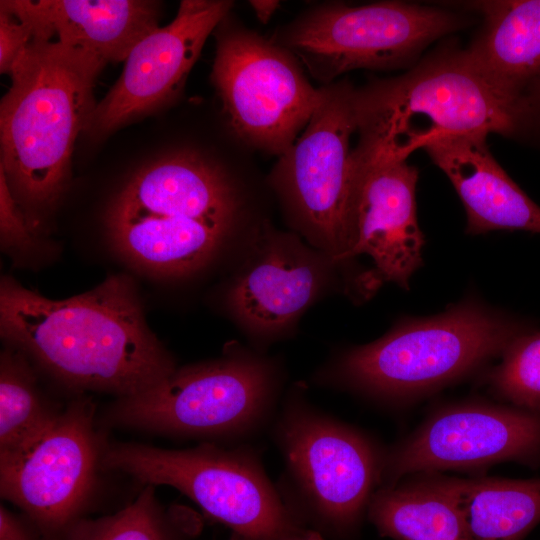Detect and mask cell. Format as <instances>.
<instances>
[{"mask_svg": "<svg viewBox=\"0 0 540 540\" xmlns=\"http://www.w3.org/2000/svg\"><path fill=\"white\" fill-rule=\"evenodd\" d=\"M465 22L452 11L400 1L360 6L333 3L295 20L275 43L328 85L355 69L408 66L429 44Z\"/></svg>", "mask_w": 540, "mask_h": 540, "instance_id": "cell-9", "label": "cell"}, {"mask_svg": "<svg viewBox=\"0 0 540 540\" xmlns=\"http://www.w3.org/2000/svg\"><path fill=\"white\" fill-rule=\"evenodd\" d=\"M353 155L361 160L403 161L448 136L527 130L523 103L489 81L465 49L443 46L405 73L356 91Z\"/></svg>", "mask_w": 540, "mask_h": 540, "instance_id": "cell-2", "label": "cell"}, {"mask_svg": "<svg viewBox=\"0 0 540 540\" xmlns=\"http://www.w3.org/2000/svg\"><path fill=\"white\" fill-rule=\"evenodd\" d=\"M0 235L3 248H23L32 241L30 228L17 207L4 170L0 167Z\"/></svg>", "mask_w": 540, "mask_h": 540, "instance_id": "cell-25", "label": "cell"}, {"mask_svg": "<svg viewBox=\"0 0 540 540\" xmlns=\"http://www.w3.org/2000/svg\"><path fill=\"white\" fill-rule=\"evenodd\" d=\"M528 128L536 126L540 129V86L525 100Z\"/></svg>", "mask_w": 540, "mask_h": 540, "instance_id": "cell-28", "label": "cell"}, {"mask_svg": "<svg viewBox=\"0 0 540 540\" xmlns=\"http://www.w3.org/2000/svg\"><path fill=\"white\" fill-rule=\"evenodd\" d=\"M367 519L394 540H476L454 503L423 475L379 487Z\"/></svg>", "mask_w": 540, "mask_h": 540, "instance_id": "cell-21", "label": "cell"}, {"mask_svg": "<svg viewBox=\"0 0 540 540\" xmlns=\"http://www.w3.org/2000/svg\"><path fill=\"white\" fill-rule=\"evenodd\" d=\"M273 436L284 472L278 487L299 522L330 540H356L381 485L382 451L365 433L292 393Z\"/></svg>", "mask_w": 540, "mask_h": 540, "instance_id": "cell-6", "label": "cell"}, {"mask_svg": "<svg viewBox=\"0 0 540 540\" xmlns=\"http://www.w3.org/2000/svg\"><path fill=\"white\" fill-rule=\"evenodd\" d=\"M32 40L29 29L0 4V71L10 74Z\"/></svg>", "mask_w": 540, "mask_h": 540, "instance_id": "cell-26", "label": "cell"}, {"mask_svg": "<svg viewBox=\"0 0 540 540\" xmlns=\"http://www.w3.org/2000/svg\"><path fill=\"white\" fill-rule=\"evenodd\" d=\"M96 407L78 397L21 457L0 465V494L18 506L45 540H65L84 518L105 441L96 428Z\"/></svg>", "mask_w": 540, "mask_h": 540, "instance_id": "cell-12", "label": "cell"}, {"mask_svg": "<svg viewBox=\"0 0 540 540\" xmlns=\"http://www.w3.org/2000/svg\"><path fill=\"white\" fill-rule=\"evenodd\" d=\"M0 540H45L36 526L24 515L0 506Z\"/></svg>", "mask_w": 540, "mask_h": 540, "instance_id": "cell-27", "label": "cell"}, {"mask_svg": "<svg viewBox=\"0 0 540 540\" xmlns=\"http://www.w3.org/2000/svg\"><path fill=\"white\" fill-rule=\"evenodd\" d=\"M0 331L14 349L76 391L126 397L177 368L147 326L135 286L124 275L62 300L3 277Z\"/></svg>", "mask_w": 540, "mask_h": 540, "instance_id": "cell-1", "label": "cell"}, {"mask_svg": "<svg viewBox=\"0 0 540 540\" xmlns=\"http://www.w3.org/2000/svg\"><path fill=\"white\" fill-rule=\"evenodd\" d=\"M540 462V413L515 406L464 403L438 410L384 451L381 485L406 475Z\"/></svg>", "mask_w": 540, "mask_h": 540, "instance_id": "cell-13", "label": "cell"}, {"mask_svg": "<svg viewBox=\"0 0 540 540\" xmlns=\"http://www.w3.org/2000/svg\"><path fill=\"white\" fill-rule=\"evenodd\" d=\"M63 408L44 397L28 358L5 351L0 361V465L28 451L52 426Z\"/></svg>", "mask_w": 540, "mask_h": 540, "instance_id": "cell-22", "label": "cell"}, {"mask_svg": "<svg viewBox=\"0 0 540 540\" xmlns=\"http://www.w3.org/2000/svg\"><path fill=\"white\" fill-rule=\"evenodd\" d=\"M353 160L352 257L369 256L375 278L408 288L425 243L417 218L418 170L407 160Z\"/></svg>", "mask_w": 540, "mask_h": 540, "instance_id": "cell-15", "label": "cell"}, {"mask_svg": "<svg viewBox=\"0 0 540 540\" xmlns=\"http://www.w3.org/2000/svg\"><path fill=\"white\" fill-rule=\"evenodd\" d=\"M228 540H244L241 536L235 534V533H232L230 538Z\"/></svg>", "mask_w": 540, "mask_h": 540, "instance_id": "cell-31", "label": "cell"}, {"mask_svg": "<svg viewBox=\"0 0 540 540\" xmlns=\"http://www.w3.org/2000/svg\"><path fill=\"white\" fill-rule=\"evenodd\" d=\"M233 6L227 0H183L168 25L145 35L90 117L86 130L102 134L147 113L180 88L213 29Z\"/></svg>", "mask_w": 540, "mask_h": 540, "instance_id": "cell-14", "label": "cell"}, {"mask_svg": "<svg viewBox=\"0 0 540 540\" xmlns=\"http://www.w3.org/2000/svg\"><path fill=\"white\" fill-rule=\"evenodd\" d=\"M487 381L512 406L540 413V331L515 338L501 355Z\"/></svg>", "mask_w": 540, "mask_h": 540, "instance_id": "cell-24", "label": "cell"}, {"mask_svg": "<svg viewBox=\"0 0 540 540\" xmlns=\"http://www.w3.org/2000/svg\"><path fill=\"white\" fill-rule=\"evenodd\" d=\"M249 3L258 20L264 24L271 19L280 5L276 0H252Z\"/></svg>", "mask_w": 540, "mask_h": 540, "instance_id": "cell-29", "label": "cell"}, {"mask_svg": "<svg viewBox=\"0 0 540 540\" xmlns=\"http://www.w3.org/2000/svg\"><path fill=\"white\" fill-rule=\"evenodd\" d=\"M528 331L518 320L465 301L343 352L317 378L380 402L407 401L474 372Z\"/></svg>", "mask_w": 540, "mask_h": 540, "instance_id": "cell-5", "label": "cell"}, {"mask_svg": "<svg viewBox=\"0 0 540 540\" xmlns=\"http://www.w3.org/2000/svg\"><path fill=\"white\" fill-rule=\"evenodd\" d=\"M239 206L227 174L186 151L135 173L110 204L106 223L128 261L159 276L184 277L213 259Z\"/></svg>", "mask_w": 540, "mask_h": 540, "instance_id": "cell-3", "label": "cell"}, {"mask_svg": "<svg viewBox=\"0 0 540 540\" xmlns=\"http://www.w3.org/2000/svg\"><path fill=\"white\" fill-rule=\"evenodd\" d=\"M488 135H454L424 150L449 178L466 211V232L540 233V207L509 177L487 144Z\"/></svg>", "mask_w": 540, "mask_h": 540, "instance_id": "cell-18", "label": "cell"}, {"mask_svg": "<svg viewBox=\"0 0 540 540\" xmlns=\"http://www.w3.org/2000/svg\"><path fill=\"white\" fill-rule=\"evenodd\" d=\"M324 98L303 133L279 157L272 183L310 241L332 262L352 259L357 132L356 91L348 83L323 87Z\"/></svg>", "mask_w": 540, "mask_h": 540, "instance_id": "cell-10", "label": "cell"}, {"mask_svg": "<svg viewBox=\"0 0 540 540\" xmlns=\"http://www.w3.org/2000/svg\"><path fill=\"white\" fill-rule=\"evenodd\" d=\"M279 383L269 360L229 351L176 368L152 387L118 398L102 424L202 442L245 439L275 415Z\"/></svg>", "mask_w": 540, "mask_h": 540, "instance_id": "cell-7", "label": "cell"}, {"mask_svg": "<svg viewBox=\"0 0 540 540\" xmlns=\"http://www.w3.org/2000/svg\"><path fill=\"white\" fill-rule=\"evenodd\" d=\"M423 476L454 503L476 540H523L540 522V478Z\"/></svg>", "mask_w": 540, "mask_h": 540, "instance_id": "cell-20", "label": "cell"}, {"mask_svg": "<svg viewBox=\"0 0 540 540\" xmlns=\"http://www.w3.org/2000/svg\"><path fill=\"white\" fill-rule=\"evenodd\" d=\"M296 58L245 28L219 33L211 78L236 134L278 157L286 153L324 98Z\"/></svg>", "mask_w": 540, "mask_h": 540, "instance_id": "cell-11", "label": "cell"}, {"mask_svg": "<svg viewBox=\"0 0 540 540\" xmlns=\"http://www.w3.org/2000/svg\"><path fill=\"white\" fill-rule=\"evenodd\" d=\"M252 245L228 291V304L247 330L274 336L322 292L328 276L325 254L269 226L257 233Z\"/></svg>", "mask_w": 540, "mask_h": 540, "instance_id": "cell-16", "label": "cell"}, {"mask_svg": "<svg viewBox=\"0 0 540 540\" xmlns=\"http://www.w3.org/2000/svg\"><path fill=\"white\" fill-rule=\"evenodd\" d=\"M105 62L56 40L32 39L10 72L0 104V167L29 205L53 204L68 179L78 134L96 107Z\"/></svg>", "mask_w": 540, "mask_h": 540, "instance_id": "cell-4", "label": "cell"}, {"mask_svg": "<svg viewBox=\"0 0 540 540\" xmlns=\"http://www.w3.org/2000/svg\"><path fill=\"white\" fill-rule=\"evenodd\" d=\"M283 540H325V538L312 529L302 528Z\"/></svg>", "mask_w": 540, "mask_h": 540, "instance_id": "cell-30", "label": "cell"}, {"mask_svg": "<svg viewBox=\"0 0 540 540\" xmlns=\"http://www.w3.org/2000/svg\"><path fill=\"white\" fill-rule=\"evenodd\" d=\"M118 512L96 519L82 518L65 540H193L201 531L199 516L183 506L165 508L153 485Z\"/></svg>", "mask_w": 540, "mask_h": 540, "instance_id": "cell-23", "label": "cell"}, {"mask_svg": "<svg viewBox=\"0 0 540 540\" xmlns=\"http://www.w3.org/2000/svg\"><path fill=\"white\" fill-rule=\"evenodd\" d=\"M482 25L465 49L498 89L525 106L540 86V0L472 1Z\"/></svg>", "mask_w": 540, "mask_h": 540, "instance_id": "cell-19", "label": "cell"}, {"mask_svg": "<svg viewBox=\"0 0 540 540\" xmlns=\"http://www.w3.org/2000/svg\"><path fill=\"white\" fill-rule=\"evenodd\" d=\"M31 32L89 52L105 63L125 61L158 26L159 3L147 0H2Z\"/></svg>", "mask_w": 540, "mask_h": 540, "instance_id": "cell-17", "label": "cell"}, {"mask_svg": "<svg viewBox=\"0 0 540 540\" xmlns=\"http://www.w3.org/2000/svg\"><path fill=\"white\" fill-rule=\"evenodd\" d=\"M101 470L123 473L143 485L173 487L244 540H283L307 528L250 447L201 442L187 449H163L105 442Z\"/></svg>", "mask_w": 540, "mask_h": 540, "instance_id": "cell-8", "label": "cell"}]
</instances>
